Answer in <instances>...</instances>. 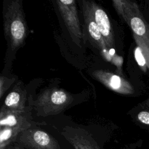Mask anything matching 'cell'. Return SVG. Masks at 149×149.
I'll return each instance as SVG.
<instances>
[{
	"label": "cell",
	"instance_id": "12",
	"mask_svg": "<svg viewBox=\"0 0 149 149\" xmlns=\"http://www.w3.org/2000/svg\"><path fill=\"white\" fill-rule=\"evenodd\" d=\"M147 106L148 108H144V109L139 112L137 115V119L141 123L149 125V99L147 101V103H145Z\"/></svg>",
	"mask_w": 149,
	"mask_h": 149
},
{
	"label": "cell",
	"instance_id": "2",
	"mask_svg": "<svg viewBox=\"0 0 149 149\" xmlns=\"http://www.w3.org/2000/svg\"><path fill=\"white\" fill-rule=\"evenodd\" d=\"M3 29L6 39L13 50L21 47L27 36V27L22 2L11 1L3 9Z\"/></svg>",
	"mask_w": 149,
	"mask_h": 149
},
{
	"label": "cell",
	"instance_id": "8",
	"mask_svg": "<svg viewBox=\"0 0 149 149\" xmlns=\"http://www.w3.org/2000/svg\"><path fill=\"white\" fill-rule=\"evenodd\" d=\"M88 3L93 17L108 49L112 48L115 42L114 37L111 24L107 13L95 2L88 1Z\"/></svg>",
	"mask_w": 149,
	"mask_h": 149
},
{
	"label": "cell",
	"instance_id": "7",
	"mask_svg": "<svg viewBox=\"0 0 149 149\" xmlns=\"http://www.w3.org/2000/svg\"><path fill=\"white\" fill-rule=\"evenodd\" d=\"M93 76L108 88L122 94H132L134 89L129 82L123 77L105 70H95Z\"/></svg>",
	"mask_w": 149,
	"mask_h": 149
},
{
	"label": "cell",
	"instance_id": "9",
	"mask_svg": "<svg viewBox=\"0 0 149 149\" xmlns=\"http://www.w3.org/2000/svg\"><path fill=\"white\" fill-rule=\"evenodd\" d=\"M81 8L85 26L93 44L101 52L108 51V48L93 17L88 1H81Z\"/></svg>",
	"mask_w": 149,
	"mask_h": 149
},
{
	"label": "cell",
	"instance_id": "13",
	"mask_svg": "<svg viewBox=\"0 0 149 149\" xmlns=\"http://www.w3.org/2000/svg\"><path fill=\"white\" fill-rule=\"evenodd\" d=\"M6 149H24V148L23 147H22L21 146L19 145V146H9V147H8Z\"/></svg>",
	"mask_w": 149,
	"mask_h": 149
},
{
	"label": "cell",
	"instance_id": "1",
	"mask_svg": "<svg viewBox=\"0 0 149 149\" xmlns=\"http://www.w3.org/2000/svg\"><path fill=\"white\" fill-rule=\"evenodd\" d=\"M112 2L118 13L132 30L137 47L140 49L149 70L148 23L136 3L126 0H115Z\"/></svg>",
	"mask_w": 149,
	"mask_h": 149
},
{
	"label": "cell",
	"instance_id": "6",
	"mask_svg": "<svg viewBox=\"0 0 149 149\" xmlns=\"http://www.w3.org/2000/svg\"><path fill=\"white\" fill-rule=\"evenodd\" d=\"M56 3L58 10L68 31L73 37V40L77 41V45H79L82 38V33L76 1L74 0H58Z\"/></svg>",
	"mask_w": 149,
	"mask_h": 149
},
{
	"label": "cell",
	"instance_id": "11",
	"mask_svg": "<svg viewBox=\"0 0 149 149\" xmlns=\"http://www.w3.org/2000/svg\"><path fill=\"white\" fill-rule=\"evenodd\" d=\"M25 92L16 88L7 95L2 108L8 111H23L25 109Z\"/></svg>",
	"mask_w": 149,
	"mask_h": 149
},
{
	"label": "cell",
	"instance_id": "5",
	"mask_svg": "<svg viewBox=\"0 0 149 149\" xmlns=\"http://www.w3.org/2000/svg\"><path fill=\"white\" fill-rule=\"evenodd\" d=\"M23 148L29 149H60L58 141L47 132L30 127L22 133L16 141Z\"/></svg>",
	"mask_w": 149,
	"mask_h": 149
},
{
	"label": "cell",
	"instance_id": "3",
	"mask_svg": "<svg viewBox=\"0 0 149 149\" xmlns=\"http://www.w3.org/2000/svg\"><path fill=\"white\" fill-rule=\"evenodd\" d=\"M31 117L26 110L8 111L1 108L0 149H6L23 131L32 127Z\"/></svg>",
	"mask_w": 149,
	"mask_h": 149
},
{
	"label": "cell",
	"instance_id": "10",
	"mask_svg": "<svg viewBox=\"0 0 149 149\" xmlns=\"http://www.w3.org/2000/svg\"><path fill=\"white\" fill-rule=\"evenodd\" d=\"M62 134L75 149H101L91 136L84 130L65 128Z\"/></svg>",
	"mask_w": 149,
	"mask_h": 149
},
{
	"label": "cell",
	"instance_id": "4",
	"mask_svg": "<svg viewBox=\"0 0 149 149\" xmlns=\"http://www.w3.org/2000/svg\"><path fill=\"white\" fill-rule=\"evenodd\" d=\"M72 101V97L66 91L57 88H49L38 96L34 105L40 115L48 116L62 111Z\"/></svg>",
	"mask_w": 149,
	"mask_h": 149
}]
</instances>
